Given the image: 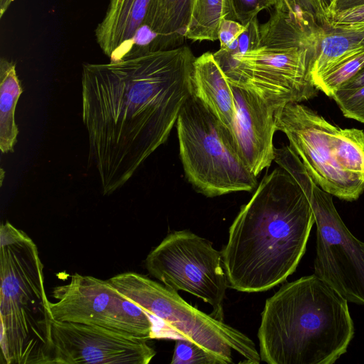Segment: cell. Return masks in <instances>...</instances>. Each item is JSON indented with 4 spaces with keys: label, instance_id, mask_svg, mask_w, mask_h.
Returning <instances> with one entry per match:
<instances>
[{
    "label": "cell",
    "instance_id": "cell-22",
    "mask_svg": "<svg viewBox=\"0 0 364 364\" xmlns=\"http://www.w3.org/2000/svg\"><path fill=\"white\" fill-rule=\"evenodd\" d=\"M171 364H223L216 355L193 341L177 338Z\"/></svg>",
    "mask_w": 364,
    "mask_h": 364
},
{
    "label": "cell",
    "instance_id": "cell-20",
    "mask_svg": "<svg viewBox=\"0 0 364 364\" xmlns=\"http://www.w3.org/2000/svg\"><path fill=\"white\" fill-rule=\"evenodd\" d=\"M338 164L364 180V130L338 128L333 143Z\"/></svg>",
    "mask_w": 364,
    "mask_h": 364
},
{
    "label": "cell",
    "instance_id": "cell-28",
    "mask_svg": "<svg viewBox=\"0 0 364 364\" xmlns=\"http://www.w3.org/2000/svg\"><path fill=\"white\" fill-rule=\"evenodd\" d=\"M289 6L301 11L314 18L321 26L326 27V19L319 0H290Z\"/></svg>",
    "mask_w": 364,
    "mask_h": 364
},
{
    "label": "cell",
    "instance_id": "cell-18",
    "mask_svg": "<svg viewBox=\"0 0 364 364\" xmlns=\"http://www.w3.org/2000/svg\"><path fill=\"white\" fill-rule=\"evenodd\" d=\"M363 49L364 29L343 31L323 28L311 71L313 82L336 63Z\"/></svg>",
    "mask_w": 364,
    "mask_h": 364
},
{
    "label": "cell",
    "instance_id": "cell-24",
    "mask_svg": "<svg viewBox=\"0 0 364 364\" xmlns=\"http://www.w3.org/2000/svg\"><path fill=\"white\" fill-rule=\"evenodd\" d=\"M235 21L247 24L262 10L274 7L277 0H230Z\"/></svg>",
    "mask_w": 364,
    "mask_h": 364
},
{
    "label": "cell",
    "instance_id": "cell-27",
    "mask_svg": "<svg viewBox=\"0 0 364 364\" xmlns=\"http://www.w3.org/2000/svg\"><path fill=\"white\" fill-rule=\"evenodd\" d=\"M259 38V24L257 17L246 24L245 31L238 38L236 50L232 53L225 51L230 54H243L250 50L255 48L258 45Z\"/></svg>",
    "mask_w": 364,
    "mask_h": 364
},
{
    "label": "cell",
    "instance_id": "cell-1",
    "mask_svg": "<svg viewBox=\"0 0 364 364\" xmlns=\"http://www.w3.org/2000/svg\"><path fill=\"white\" fill-rule=\"evenodd\" d=\"M196 58L186 46L151 51L82 71V118L89 164L104 196L122 188L168 139L193 95Z\"/></svg>",
    "mask_w": 364,
    "mask_h": 364
},
{
    "label": "cell",
    "instance_id": "cell-12",
    "mask_svg": "<svg viewBox=\"0 0 364 364\" xmlns=\"http://www.w3.org/2000/svg\"><path fill=\"white\" fill-rule=\"evenodd\" d=\"M144 338L101 326L48 323L49 364H148L156 352Z\"/></svg>",
    "mask_w": 364,
    "mask_h": 364
},
{
    "label": "cell",
    "instance_id": "cell-31",
    "mask_svg": "<svg viewBox=\"0 0 364 364\" xmlns=\"http://www.w3.org/2000/svg\"><path fill=\"white\" fill-rule=\"evenodd\" d=\"M14 0H0V18H2Z\"/></svg>",
    "mask_w": 364,
    "mask_h": 364
},
{
    "label": "cell",
    "instance_id": "cell-21",
    "mask_svg": "<svg viewBox=\"0 0 364 364\" xmlns=\"http://www.w3.org/2000/svg\"><path fill=\"white\" fill-rule=\"evenodd\" d=\"M364 67V49L340 60L314 81L316 87L327 96L339 89Z\"/></svg>",
    "mask_w": 364,
    "mask_h": 364
},
{
    "label": "cell",
    "instance_id": "cell-32",
    "mask_svg": "<svg viewBox=\"0 0 364 364\" xmlns=\"http://www.w3.org/2000/svg\"><path fill=\"white\" fill-rule=\"evenodd\" d=\"M319 1H320L322 11L325 15V17L326 19V23H327V18H326L327 14H328V9H329L331 5L332 4L333 0H319Z\"/></svg>",
    "mask_w": 364,
    "mask_h": 364
},
{
    "label": "cell",
    "instance_id": "cell-6",
    "mask_svg": "<svg viewBox=\"0 0 364 364\" xmlns=\"http://www.w3.org/2000/svg\"><path fill=\"white\" fill-rule=\"evenodd\" d=\"M176 129L183 170L197 192L215 197L257 186L231 132L194 95L181 107Z\"/></svg>",
    "mask_w": 364,
    "mask_h": 364
},
{
    "label": "cell",
    "instance_id": "cell-15",
    "mask_svg": "<svg viewBox=\"0 0 364 364\" xmlns=\"http://www.w3.org/2000/svg\"><path fill=\"white\" fill-rule=\"evenodd\" d=\"M193 85V95L232 134L236 109L232 87L213 53L206 52L196 58Z\"/></svg>",
    "mask_w": 364,
    "mask_h": 364
},
{
    "label": "cell",
    "instance_id": "cell-33",
    "mask_svg": "<svg viewBox=\"0 0 364 364\" xmlns=\"http://www.w3.org/2000/svg\"><path fill=\"white\" fill-rule=\"evenodd\" d=\"M1 185L2 184V181H3V177H4V170L2 168H1Z\"/></svg>",
    "mask_w": 364,
    "mask_h": 364
},
{
    "label": "cell",
    "instance_id": "cell-16",
    "mask_svg": "<svg viewBox=\"0 0 364 364\" xmlns=\"http://www.w3.org/2000/svg\"><path fill=\"white\" fill-rule=\"evenodd\" d=\"M193 0H152L144 24L156 35L153 51L181 46L189 25Z\"/></svg>",
    "mask_w": 364,
    "mask_h": 364
},
{
    "label": "cell",
    "instance_id": "cell-4",
    "mask_svg": "<svg viewBox=\"0 0 364 364\" xmlns=\"http://www.w3.org/2000/svg\"><path fill=\"white\" fill-rule=\"evenodd\" d=\"M323 29L277 0L269 19L259 25L255 48L243 54L220 48L213 56L230 85L256 94L276 111L317 95L311 71Z\"/></svg>",
    "mask_w": 364,
    "mask_h": 364
},
{
    "label": "cell",
    "instance_id": "cell-2",
    "mask_svg": "<svg viewBox=\"0 0 364 364\" xmlns=\"http://www.w3.org/2000/svg\"><path fill=\"white\" fill-rule=\"evenodd\" d=\"M314 223L295 179L280 166L267 174L241 207L221 252L229 287L261 292L284 282L304 255Z\"/></svg>",
    "mask_w": 364,
    "mask_h": 364
},
{
    "label": "cell",
    "instance_id": "cell-14",
    "mask_svg": "<svg viewBox=\"0 0 364 364\" xmlns=\"http://www.w3.org/2000/svg\"><path fill=\"white\" fill-rule=\"evenodd\" d=\"M152 0H109L95 35L102 51L110 62L124 58L129 44L146 19Z\"/></svg>",
    "mask_w": 364,
    "mask_h": 364
},
{
    "label": "cell",
    "instance_id": "cell-26",
    "mask_svg": "<svg viewBox=\"0 0 364 364\" xmlns=\"http://www.w3.org/2000/svg\"><path fill=\"white\" fill-rule=\"evenodd\" d=\"M246 25H242L235 20L223 18L219 26L218 40L221 49H227L245 31Z\"/></svg>",
    "mask_w": 364,
    "mask_h": 364
},
{
    "label": "cell",
    "instance_id": "cell-7",
    "mask_svg": "<svg viewBox=\"0 0 364 364\" xmlns=\"http://www.w3.org/2000/svg\"><path fill=\"white\" fill-rule=\"evenodd\" d=\"M107 281L178 338L194 342L223 364L233 363V351L243 357L244 363H260L259 353L247 336L192 306L166 285L133 272L117 274Z\"/></svg>",
    "mask_w": 364,
    "mask_h": 364
},
{
    "label": "cell",
    "instance_id": "cell-9",
    "mask_svg": "<svg viewBox=\"0 0 364 364\" xmlns=\"http://www.w3.org/2000/svg\"><path fill=\"white\" fill-rule=\"evenodd\" d=\"M151 276L166 287L201 299L213 308L211 316L223 320V304L228 286L222 252L189 230H175L145 259Z\"/></svg>",
    "mask_w": 364,
    "mask_h": 364
},
{
    "label": "cell",
    "instance_id": "cell-25",
    "mask_svg": "<svg viewBox=\"0 0 364 364\" xmlns=\"http://www.w3.org/2000/svg\"><path fill=\"white\" fill-rule=\"evenodd\" d=\"M326 28L343 31L364 29V6L331 16Z\"/></svg>",
    "mask_w": 364,
    "mask_h": 364
},
{
    "label": "cell",
    "instance_id": "cell-17",
    "mask_svg": "<svg viewBox=\"0 0 364 364\" xmlns=\"http://www.w3.org/2000/svg\"><path fill=\"white\" fill-rule=\"evenodd\" d=\"M23 92L16 71V63L1 57L0 59V150L6 154L14 151L17 142L18 127L14 113Z\"/></svg>",
    "mask_w": 364,
    "mask_h": 364
},
{
    "label": "cell",
    "instance_id": "cell-8",
    "mask_svg": "<svg viewBox=\"0 0 364 364\" xmlns=\"http://www.w3.org/2000/svg\"><path fill=\"white\" fill-rule=\"evenodd\" d=\"M275 161L295 179L311 205L316 225L314 274L347 301L364 306V242L350 232L333 196L314 181L291 148L282 149Z\"/></svg>",
    "mask_w": 364,
    "mask_h": 364
},
{
    "label": "cell",
    "instance_id": "cell-23",
    "mask_svg": "<svg viewBox=\"0 0 364 364\" xmlns=\"http://www.w3.org/2000/svg\"><path fill=\"white\" fill-rule=\"evenodd\" d=\"M331 97L344 117L364 124V85L351 90L338 89Z\"/></svg>",
    "mask_w": 364,
    "mask_h": 364
},
{
    "label": "cell",
    "instance_id": "cell-34",
    "mask_svg": "<svg viewBox=\"0 0 364 364\" xmlns=\"http://www.w3.org/2000/svg\"><path fill=\"white\" fill-rule=\"evenodd\" d=\"M284 1H285V3L287 4V5H288V4H289V1H290V0H284Z\"/></svg>",
    "mask_w": 364,
    "mask_h": 364
},
{
    "label": "cell",
    "instance_id": "cell-3",
    "mask_svg": "<svg viewBox=\"0 0 364 364\" xmlns=\"http://www.w3.org/2000/svg\"><path fill=\"white\" fill-rule=\"evenodd\" d=\"M353 335L347 300L314 274L286 283L267 299L259 355L268 364H332Z\"/></svg>",
    "mask_w": 364,
    "mask_h": 364
},
{
    "label": "cell",
    "instance_id": "cell-29",
    "mask_svg": "<svg viewBox=\"0 0 364 364\" xmlns=\"http://www.w3.org/2000/svg\"><path fill=\"white\" fill-rule=\"evenodd\" d=\"M363 6L364 0H333L327 14V21L334 14Z\"/></svg>",
    "mask_w": 364,
    "mask_h": 364
},
{
    "label": "cell",
    "instance_id": "cell-11",
    "mask_svg": "<svg viewBox=\"0 0 364 364\" xmlns=\"http://www.w3.org/2000/svg\"><path fill=\"white\" fill-rule=\"evenodd\" d=\"M49 301L53 319L95 325L146 339L157 338L152 316L126 298L107 280L75 273L55 287Z\"/></svg>",
    "mask_w": 364,
    "mask_h": 364
},
{
    "label": "cell",
    "instance_id": "cell-10",
    "mask_svg": "<svg viewBox=\"0 0 364 364\" xmlns=\"http://www.w3.org/2000/svg\"><path fill=\"white\" fill-rule=\"evenodd\" d=\"M274 121L277 131L285 134L309 176L323 191L346 201L357 200L364 192V180L344 170L336 160L338 126L300 102L277 109Z\"/></svg>",
    "mask_w": 364,
    "mask_h": 364
},
{
    "label": "cell",
    "instance_id": "cell-5",
    "mask_svg": "<svg viewBox=\"0 0 364 364\" xmlns=\"http://www.w3.org/2000/svg\"><path fill=\"white\" fill-rule=\"evenodd\" d=\"M0 346L6 364H49L51 316L35 242L9 222L0 228Z\"/></svg>",
    "mask_w": 364,
    "mask_h": 364
},
{
    "label": "cell",
    "instance_id": "cell-13",
    "mask_svg": "<svg viewBox=\"0 0 364 364\" xmlns=\"http://www.w3.org/2000/svg\"><path fill=\"white\" fill-rule=\"evenodd\" d=\"M231 87L236 109L232 136L242 161L257 176L274 161L275 111L256 94Z\"/></svg>",
    "mask_w": 364,
    "mask_h": 364
},
{
    "label": "cell",
    "instance_id": "cell-30",
    "mask_svg": "<svg viewBox=\"0 0 364 364\" xmlns=\"http://www.w3.org/2000/svg\"><path fill=\"white\" fill-rule=\"evenodd\" d=\"M364 85V67L352 78L345 82L339 89L351 90Z\"/></svg>",
    "mask_w": 364,
    "mask_h": 364
},
{
    "label": "cell",
    "instance_id": "cell-19",
    "mask_svg": "<svg viewBox=\"0 0 364 364\" xmlns=\"http://www.w3.org/2000/svg\"><path fill=\"white\" fill-rule=\"evenodd\" d=\"M223 18L235 19L230 0H193L186 38L215 41Z\"/></svg>",
    "mask_w": 364,
    "mask_h": 364
}]
</instances>
